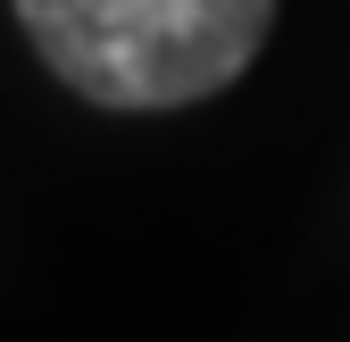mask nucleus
Listing matches in <instances>:
<instances>
[{"label":"nucleus","instance_id":"1","mask_svg":"<svg viewBox=\"0 0 350 342\" xmlns=\"http://www.w3.org/2000/svg\"><path fill=\"white\" fill-rule=\"evenodd\" d=\"M25 42L92 109H192L267 51L284 0H9Z\"/></svg>","mask_w":350,"mask_h":342}]
</instances>
